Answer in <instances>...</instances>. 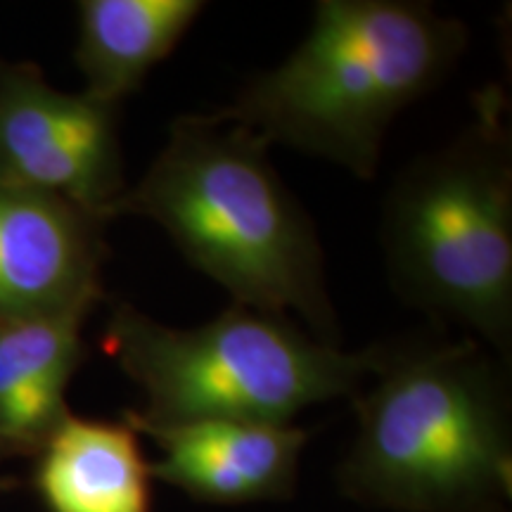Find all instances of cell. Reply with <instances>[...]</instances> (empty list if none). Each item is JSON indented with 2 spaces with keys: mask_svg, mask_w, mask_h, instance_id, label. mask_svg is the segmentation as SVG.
Returning a JSON list of instances; mask_svg holds the SVG:
<instances>
[{
  "mask_svg": "<svg viewBox=\"0 0 512 512\" xmlns=\"http://www.w3.org/2000/svg\"><path fill=\"white\" fill-rule=\"evenodd\" d=\"M268 147L245 126L183 114L171 121L143 178L114 202L110 219L157 223L233 304L294 313L320 342L342 347L316 228Z\"/></svg>",
  "mask_w": 512,
  "mask_h": 512,
  "instance_id": "6da1fadb",
  "label": "cell"
},
{
  "mask_svg": "<svg viewBox=\"0 0 512 512\" xmlns=\"http://www.w3.org/2000/svg\"><path fill=\"white\" fill-rule=\"evenodd\" d=\"M467 41L470 29L430 3L320 0L290 57L204 117L373 181L389 126L446 81Z\"/></svg>",
  "mask_w": 512,
  "mask_h": 512,
  "instance_id": "7a4b0ae2",
  "label": "cell"
},
{
  "mask_svg": "<svg viewBox=\"0 0 512 512\" xmlns=\"http://www.w3.org/2000/svg\"><path fill=\"white\" fill-rule=\"evenodd\" d=\"M337 467L351 501L392 512H503L512 494L503 358L477 339L387 344L354 396Z\"/></svg>",
  "mask_w": 512,
  "mask_h": 512,
  "instance_id": "3957f363",
  "label": "cell"
},
{
  "mask_svg": "<svg viewBox=\"0 0 512 512\" xmlns=\"http://www.w3.org/2000/svg\"><path fill=\"white\" fill-rule=\"evenodd\" d=\"M389 283L406 304L453 320L508 361L512 349V136L498 86L472 119L396 176L382 214Z\"/></svg>",
  "mask_w": 512,
  "mask_h": 512,
  "instance_id": "277c9868",
  "label": "cell"
},
{
  "mask_svg": "<svg viewBox=\"0 0 512 512\" xmlns=\"http://www.w3.org/2000/svg\"><path fill=\"white\" fill-rule=\"evenodd\" d=\"M102 351L143 392V408L126 411L143 425H292L304 408L361 392L387 344L344 351L292 318L240 304L197 328H171L117 302Z\"/></svg>",
  "mask_w": 512,
  "mask_h": 512,
  "instance_id": "5b68a950",
  "label": "cell"
},
{
  "mask_svg": "<svg viewBox=\"0 0 512 512\" xmlns=\"http://www.w3.org/2000/svg\"><path fill=\"white\" fill-rule=\"evenodd\" d=\"M119 105L67 95L31 64H0V181L110 219L126 190Z\"/></svg>",
  "mask_w": 512,
  "mask_h": 512,
  "instance_id": "8992f818",
  "label": "cell"
},
{
  "mask_svg": "<svg viewBox=\"0 0 512 512\" xmlns=\"http://www.w3.org/2000/svg\"><path fill=\"white\" fill-rule=\"evenodd\" d=\"M102 219L62 197L0 181V320L93 309Z\"/></svg>",
  "mask_w": 512,
  "mask_h": 512,
  "instance_id": "52a82bcc",
  "label": "cell"
},
{
  "mask_svg": "<svg viewBox=\"0 0 512 512\" xmlns=\"http://www.w3.org/2000/svg\"><path fill=\"white\" fill-rule=\"evenodd\" d=\"M138 434L162 451L150 463L152 479L207 505L290 501L309 434L294 425L256 422H178L143 425L124 413Z\"/></svg>",
  "mask_w": 512,
  "mask_h": 512,
  "instance_id": "ba28073f",
  "label": "cell"
},
{
  "mask_svg": "<svg viewBox=\"0 0 512 512\" xmlns=\"http://www.w3.org/2000/svg\"><path fill=\"white\" fill-rule=\"evenodd\" d=\"M88 311L0 320V460L36 456L69 415L64 394Z\"/></svg>",
  "mask_w": 512,
  "mask_h": 512,
  "instance_id": "9c48e42d",
  "label": "cell"
},
{
  "mask_svg": "<svg viewBox=\"0 0 512 512\" xmlns=\"http://www.w3.org/2000/svg\"><path fill=\"white\" fill-rule=\"evenodd\" d=\"M36 456V491L48 512H152L150 460L126 420L69 413Z\"/></svg>",
  "mask_w": 512,
  "mask_h": 512,
  "instance_id": "30bf717a",
  "label": "cell"
},
{
  "mask_svg": "<svg viewBox=\"0 0 512 512\" xmlns=\"http://www.w3.org/2000/svg\"><path fill=\"white\" fill-rule=\"evenodd\" d=\"M207 3L200 0H86L79 5L76 62L91 98L121 105L174 53Z\"/></svg>",
  "mask_w": 512,
  "mask_h": 512,
  "instance_id": "8fae6325",
  "label": "cell"
},
{
  "mask_svg": "<svg viewBox=\"0 0 512 512\" xmlns=\"http://www.w3.org/2000/svg\"><path fill=\"white\" fill-rule=\"evenodd\" d=\"M15 482H12V479H0V491L3 489H8V486H12Z\"/></svg>",
  "mask_w": 512,
  "mask_h": 512,
  "instance_id": "7c38bea8",
  "label": "cell"
}]
</instances>
